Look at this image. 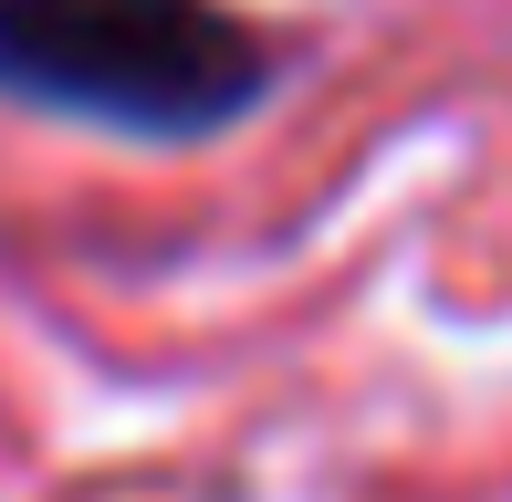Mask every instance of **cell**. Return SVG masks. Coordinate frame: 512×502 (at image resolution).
<instances>
[{
  "instance_id": "cell-1",
  "label": "cell",
  "mask_w": 512,
  "mask_h": 502,
  "mask_svg": "<svg viewBox=\"0 0 512 502\" xmlns=\"http://www.w3.org/2000/svg\"><path fill=\"white\" fill-rule=\"evenodd\" d=\"M262 74L220 0H0V95L115 136H209L262 105Z\"/></svg>"
}]
</instances>
